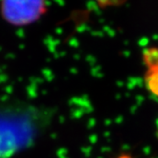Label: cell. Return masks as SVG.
Segmentation results:
<instances>
[{
  "label": "cell",
  "mask_w": 158,
  "mask_h": 158,
  "mask_svg": "<svg viewBox=\"0 0 158 158\" xmlns=\"http://www.w3.org/2000/svg\"><path fill=\"white\" fill-rule=\"evenodd\" d=\"M44 1H3L0 12L5 21L14 26H27L38 21L47 12Z\"/></svg>",
  "instance_id": "7a4b0ae2"
},
{
  "label": "cell",
  "mask_w": 158,
  "mask_h": 158,
  "mask_svg": "<svg viewBox=\"0 0 158 158\" xmlns=\"http://www.w3.org/2000/svg\"><path fill=\"white\" fill-rule=\"evenodd\" d=\"M54 111L19 99L0 97V158L27 150L46 132Z\"/></svg>",
  "instance_id": "6da1fadb"
},
{
  "label": "cell",
  "mask_w": 158,
  "mask_h": 158,
  "mask_svg": "<svg viewBox=\"0 0 158 158\" xmlns=\"http://www.w3.org/2000/svg\"><path fill=\"white\" fill-rule=\"evenodd\" d=\"M143 61L147 70L158 68V48L150 47L143 52Z\"/></svg>",
  "instance_id": "277c9868"
},
{
  "label": "cell",
  "mask_w": 158,
  "mask_h": 158,
  "mask_svg": "<svg viewBox=\"0 0 158 158\" xmlns=\"http://www.w3.org/2000/svg\"><path fill=\"white\" fill-rule=\"evenodd\" d=\"M116 158H132V157L131 155H129V154H121Z\"/></svg>",
  "instance_id": "5b68a950"
},
{
  "label": "cell",
  "mask_w": 158,
  "mask_h": 158,
  "mask_svg": "<svg viewBox=\"0 0 158 158\" xmlns=\"http://www.w3.org/2000/svg\"><path fill=\"white\" fill-rule=\"evenodd\" d=\"M145 86L148 92L158 97V68L147 70L144 77Z\"/></svg>",
  "instance_id": "3957f363"
}]
</instances>
